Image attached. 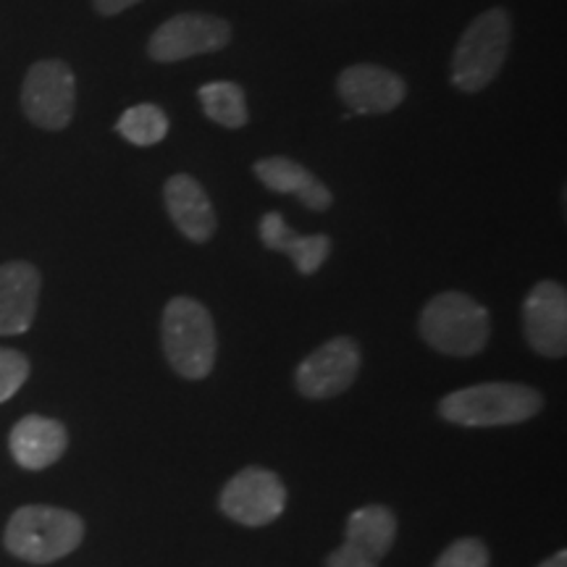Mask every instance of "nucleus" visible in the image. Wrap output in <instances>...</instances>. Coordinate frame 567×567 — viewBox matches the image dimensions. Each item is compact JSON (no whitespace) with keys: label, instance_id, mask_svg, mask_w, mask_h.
I'll return each instance as SVG.
<instances>
[{"label":"nucleus","instance_id":"15","mask_svg":"<svg viewBox=\"0 0 567 567\" xmlns=\"http://www.w3.org/2000/svg\"><path fill=\"white\" fill-rule=\"evenodd\" d=\"M69 434L53 417L27 415L13 425L9 446L11 455L27 471H42L66 452Z\"/></svg>","mask_w":567,"mask_h":567},{"label":"nucleus","instance_id":"22","mask_svg":"<svg viewBox=\"0 0 567 567\" xmlns=\"http://www.w3.org/2000/svg\"><path fill=\"white\" fill-rule=\"evenodd\" d=\"M326 567H375V559L344 544V547L331 551L329 559H326Z\"/></svg>","mask_w":567,"mask_h":567},{"label":"nucleus","instance_id":"6","mask_svg":"<svg viewBox=\"0 0 567 567\" xmlns=\"http://www.w3.org/2000/svg\"><path fill=\"white\" fill-rule=\"evenodd\" d=\"M76 109L74 71L59 59L38 61L21 84V111L48 132L66 130Z\"/></svg>","mask_w":567,"mask_h":567},{"label":"nucleus","instance_id":"20","mask_svg":"<svg viewBox=\"0 0 567 567\" xmlns=\"http://www.w3.org/2000/svg\"><path fill=\"white\" fill-rule=\"evenodd\" d=\"M30 375V360L17 350L0 347V402L11 400Z\"/></svg>","mask_w":567,"mask_h":567},{"label":"nucleus","instance_id":"2","mask_svg":"<svg viewBox=\"0 0 567 567\" xmlns=\"http://www.w3.org/2000/svg\"><path fill=\"white\" fill-rule=\"evenodd\" d=\"M544 400L536 389L523 384H478L446 394L439 402L444 421L467 429H496V425L526 423L542 410Z\"/></svg>","mask_w":567,"mask_h":567},{"label":"nucleus","instance_id":"1","mask_svg":"<svg viewBox=\"0 0 567 567\" xmlns=\"http://www.w3.org/2000/svg\"><path fill=\"white\" fill-rule=\"evenodd\" d=\"M163 350L172 368L184 379L200 381L216 365V326L208 308L193 297H174L163 310Z\"/></svg>","mask_w":567,"mask_h":567},{"label":"nucleus","instance_id":"9","mask_svg":"<svg viewBox=\"0 0 567 567\" xmlns=\"http://www.w3.org/2000/svg\"><path fill=\"white\" fill-rule=\"evenodd\" d=\"M287 505V488L276 473L266 467H245L226 484L221 509L234 523L258 528L276 520Z\"/></svg>","mask_w":567,"mask_h":567},{"label":"nucleus","instance_id":"21","mask_svg":"<svg viewBox=\"0 0 567 567\" xmlns=\"http://www.w3.org/2000/svg\"><path fill=\"white\" fill-rule=\"evenodd\" d=\"M434 567H488V549L478 538H460L442 551Z\"/></svg>","mask_w":567,"mask_h":567},{"label":"nucleus","instance_id":"23","mask_svg":"<svg viewBox=\"0 0 567 567\" xmlns=\"http://www.w3.org/2000/svg\"><path fill=\"white\" fill-rule=\"evenodd\" d=\"M137 3H142V0H92V6H95L101 17H116V13L132 9Z\"/></svg>","mask_w":567,"mask_h":567},{"label":"nucleus","instance_id":"16","mask_svg":"<svg viewBox=\"0 0 567 567\" xmlns=\"http://www.w3.org/2000/svg\"><path fill=\"white\" fill-rule=\"evenodd\" d=\"M260 243L271 247L276 252H284L292 258L297 271L302 276H313L318 268H321L326 260H329L331 252V239L326 234H297L289 229V224L284 221L281 213H266L260 218Z\"/></svg>","mask_w":567,"mask_h":567},{"label":"nucleus","instance_id":"11","mask_svg":"<svg viewBox=\"0 0 567 567\" xmlns=\"http://www.w3.org/2000/svg\"><path fill=\"white\" fill-rule=\"evenodd\" d=\"M339 97L347 109L360 113V116H379L400 109L405 101L408 84L400 74L375 63H354L347 66L337 80Z\"/></svg>","mask_w":567,"mask_h":567},{"label":"nucleus","instance_id":"17","mask_svg":"<svg viewBox=\"0 0 567 567\" xmlns=\"http://www.w3.org/2000/svg\"><path fill=\"white\" fill-rule=\"evenodd\" d=\"M396 536V517L381 505H368L354 509L347 520L344 544L360 549L363 555L379 563L392 549Z\"/></svg>","mask_w":567,"mask_h":567},{"label":"nucleus","instance_id":"7","mask_svg":"<svg viewBox=\"0 0 567 567\" xmlns=\"http://www.w3.org/2000/svg\"><path fill=\"white\" fill-rule=\"evenodd\" d=\"M231 42L229 21L213 13H179L151 34L147 55L158 63L187 61L193 55L224 51Z\"/></svg>","mask_w":567,"mask_h":567},{"label":"nucleus","instance_id":"24","mask_svg":"<svg viewBox=\"0 0 567 567\" xmlns=\"http://www.w3.org/2000/svg\"><path fill=\"white\" fill-rule=\"evenodd\" d=\"M538 567H567V551H557V555L544 559V563Z\"/></svg>","mask_w":567,"mask_h":567},{"label":"nucleus","instance_id":"12","mask_svg":"<svg viewBox=\"0 0 567 567\" xmlns=\"http://www.w3.org/2000/svg\"><path fill=\"white\" fill-rule=\"evenodd\" d=\"M163 200L172 216L176 229H179L189 243H208L216 234V210L203 184L189 174H176L163 187Z\"/></svg>","mask_w":567,"mask_h":567},{"label":"nucleus","instance_id":"18","mask_svg":"<svg viewBox=\"0 0 567 567\" xmlns=\"http://www.w3.org/2000/svg\"><path fill=\"white\" fill-rule=\"evenodd\" d=\"M205 116L213 124H221L226 130H243L247 124L245 90L234 82H210L197 92Z\"/></svg>","mask_w":567,"mask_h":567},{"label":"nucleus","instance_id":"10","mask_svg":"<svg viewBox=\"0 0 567 567\" xmlns=\"http://www.w3.org/2000/svg\"><path fill=\"white\" fill-rule=\"evenodd\" d=\"M523 331L530 350L547 358L567 352V295L557 281H538L523 302Z\"/></svg>","mask_w":567,"mask_h":567},{"label":"nucleus","instance_id":"19","mask_svg":"<svg viewBox=\"0 0 567 567\" xmlns=\"http://www.w3.org/2000/svg\"><path fill=\"white\" fill-rule=\"evenodd\" d=\"M116 130L126 142H132V145L151 147L158 145V142L168 134V116L158 109V105L140 103L132 105L130 111H124Z\"/></svg>","mask_w":567,"mask_h":567},{"label":"nucleus","instance_id":"4","mask_svg":"<svg viewBox=\"0 0 567 567\" xmlns=\"http://www.w3.org/2000/svg\"><path fill=\"white\" fill-rule=\"evenodd\" d=\"M84 523L80 515L59 507L30 505L11 515L6 526V549L27 563L45 565L66 557L82 544Z\"/></svg>","mask_w":567,"mask_h":567},{"label":"nucleus","instance_id":"3","mask_svg":"<svg viewBox=\"0 0 567 567\" xmlns=\"http://www.w3.org/2000/svg\"><path fill=\"white\" fill-rule=\"evenodd\" d=\"M513 40V19L505 9H488L467 24L452 55V84L463 92H481L505 66Z\"/></svg>","mask_w":567,"mask_h":567},{"label":"nucleus","instance_id":"5","mask_svg":"<svg viewBox=\"0 0 567 567\" xmlns=\"http://www.w3.org/2000/svg\"><path fill=\"white\" fill-rule=\"evenodd\" d=\"M421 337L436 352L452 358L478 354L492 334L488 310L463 292H442L423 308Z\"/></svg>","mask_w":567,"mask_h":567},{"label":"nucleus","instance_id":"8","mask_svg":"<svg viewBox=\"0 0 567 567\" xmlns=\"http://www.w3.org/2000/svg\"><path fill=\"white\" fill-rule=\"evenodd\" d=\"M360 371V347L350 337H337L297 365L295 384L308 400H329L347 392Z\"/></svg>","mask_w":567,"mask_h":567},{"label":"nucleus","instance_id":"13","mask_svg":"<svg viewBox=\"0 0 567 567\" xmlns=\"http://www.w3.org/2000/svg\"><path fill=\"white\" fill-rule=\"evenodd\" d=\"M40 271L30 264L0 266V337L24 334L38 313Z\"/></svg>","mask_w":567,"mask_h":567},{"label":"nucleus","instance_id":"14","mask_svg":"<svg viewBox=\"0 0 567 567\" xmlns=\"http://www.w3.org/2000/svg\"><path fill=\"white\" fill-rule=\"evenodd\" d=\"M252 172L260 179V184L271 189V193L292 195L310 210H329L331 203H334L329 187H326L313 172H308L302 163H297L292 158H284V155L260 158L252 166Z\"/></svg>","mask_w":567,"mask_h":567}]
</instances>
